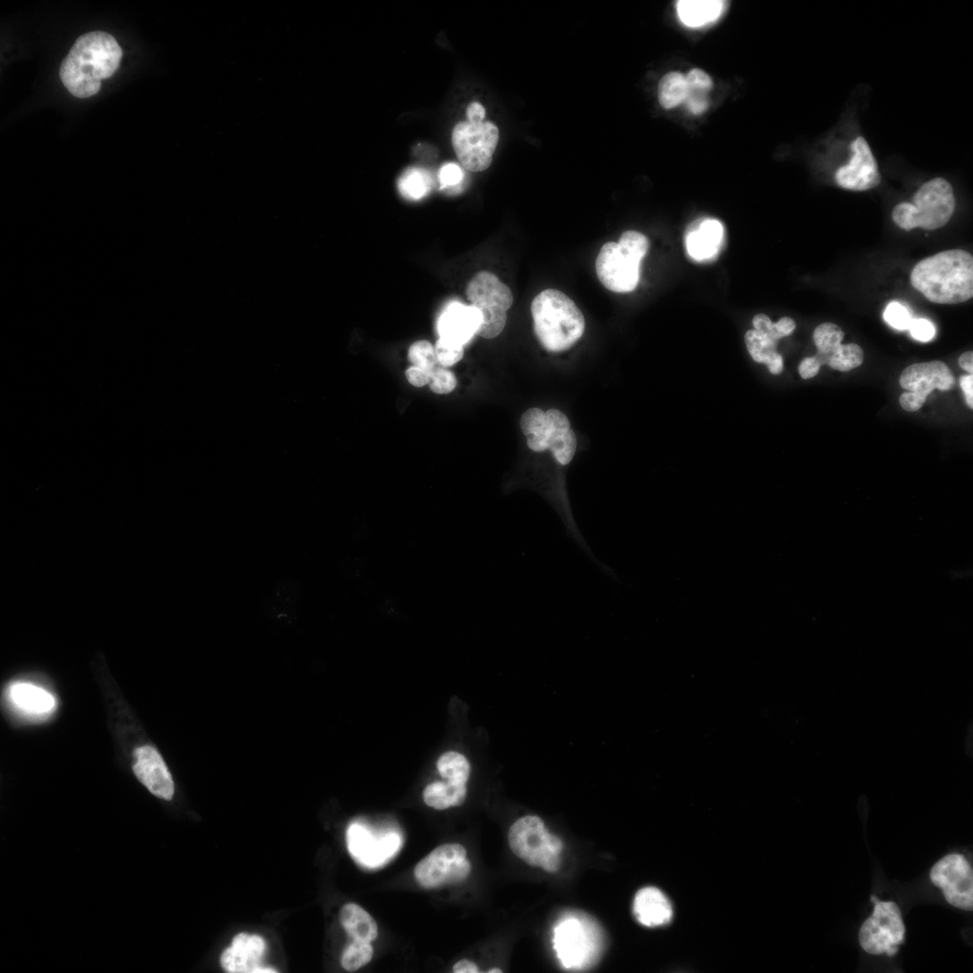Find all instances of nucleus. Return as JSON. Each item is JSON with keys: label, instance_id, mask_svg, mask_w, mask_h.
Masks as SVG:
<instances>
[{"label": "nucleus", "instance_id": "1", "mask_svg": "<svg viewBox=\"0 0 973 973\" xmlns=\"http://www.w3.org/2000/svg\"><path fill=\"white\" fill-rule=\"evenodd\" d=\"M122 55L117 40L108 33L98 31L81 36L61 62V83L76 98L95 96L102 89V81L119 69Z\"/></svg>", "mask_w": 973, "mask_h": 973}, {"label": "nucleus", "instance_id": "2", "mask_svg": "<svg viewBox=\"0 0 973 973\" xmlns=\"http://www.w3.org/2000/svg\"><path fill=\"white\" fill-rule=\"evenodd\" d=\"M911 283L934 303L950 305L969 300L973 297V258L961 249L928 258L912 270Z\"/></svg>", "mask_w": 973, "mask_h": 973}, {"label": "nucleus", "instance_id": "3", "mask_svg": "<svg viewBox=\"0 0 973 973\" xmlns=\"http://www.w3.org/2000/svg\"><path fill=\"white\" fill-rule=\"evenodd\" d=\"M531 313L536 336L548 352L569 350L585 332L584 314L560 290L549 289L539 293L532 302Z\"/></svg>", "mask_w": 973, "mask_h": 973}, {"label": "nucleus", "instance_id": "4", "mask_svg": "<svg viewBox=\"0 0 973 973\" xmlns=\"http://www.w3.org/2000/svg\"><path fill=\"white\" fill-rule=\"evenodd\" d=\"M603 943L599 926L584 914H567L553 928V949L567 969L581 970L593 966L601 954Z\"/></svg>", "mask_w": 973, "mask_h": 973}, {"label": "nucleus", "instance_id": "5", "mask_svg": "<svg viewBox=\"0 0 973 973\" xmlns=\"http://www.w3.org/2000/svg\"><path fill=\"white\" fill-rule=\"evenodd\" d=\"M953 186L944 178H935L924 184L912 198L903 202L892 212V219L906 231L917 227L936 230L944 226L955 211Z\"/></svg>", "mask_w": 973, "mask_h": 973}, {"label": "nucleus", "instance_id": "6", "mask_svg": "<svg viewBox=\"0 0 973 973\" xmlns=\"http://www.w3.org/2000/svg\"><path fill=\"white\" fill-rule=\"evenodd\" d=\"M520 428L529 449L536 453L549 450L556 462L569 465L576 454L577 439L570 421L558 410L544 412L535 408L521 417Z\"/></svg>", "mask_w": 973, "mask_h": 973}, {"label": "nucleus", "instance_id": "7", "mask_svg": "<svg viewBox=\"0 0 973 973\" xmlns=\"http://www.w3.org/2000/svg\"><path fill=\"white\" fill-rule=\"evenodd\" d=\"M470 305L480 313L481 323L478 337L494 339L504 331L508 311L513 305L511 289L495 274L481 272L476 274L466 288Z\"/></svg>", "mask_w": 973, "mask_h": 973}, {"label": "nucleus", "instance_id": "8", "mask_svg": "<svg viewBox=\"0 0 973 973\" xmlns=\"http://www.w3.org/2000/svg\"><path fill=\"white\" fill-rule=\"evenodd\" d=\"M509 843L512 852L528 865L551 873L559 870L563 844L549 833L540 818L519 820L510 830Z\"/></svg>", "mask_w": 973, "mask_h": 973}, {"label": "nucleus", "instance_id": "9", "mask_svg": "<svg viewBox=\"0 0 973 973\" xmlns=\"http://www.w3.org/2000/svg\"><path fill=\"white\" fill-rule=\"evenodd\" d=\"M871 902L874 911L860 929V944L870 954L894 957L905 942L906 928L901 910L895 903L879 902L874 896Z\"/></svg>", "mask_w": 973, "mask_h": 973}, {"label": "nucleus", "instance_id": "10", "mask_svg": "<svg viewBox=\"0 0 973 973\" xmlns=\"http://www.w3.org/2000/svg\"><path fill=\"white\" fill-rule=\"evenodd\" d=\"M500 138L497 126L492 122L457 124L452 140L461 165L467 171L479 173L493 162Z\"/></svg>", "mask_w": 973, "mask_h": 973}, {"label": "nucleus", "instance_id": "11", "mask_svg": "<svg viewBox=\"0 0 973 973\" xmlns=\"http://www.w3.org/2000/svg\"><path fill=\"white\" fill-rule=\"evenodd\" d=\"M464 847L457 844L437 847L415 869L418 883L425 888H438L463 881L470 872Z\"/></svg>", "mask_w": 973, "mask_h": 973}, {"label": "nucleus", "instance_id": "12", "mask_svg": "<svg viewBox=\"0 0 973 973\" xmlns=\"http://www.w3.org/2000/svg\"><path fill=\"white\" fill-rule=\"evenodd\" d=\"M930 879L942 889L950 905L966 912L973 910L972 869L963 855L944 856L932 868Z\"/></svg>", "mask_w": 973, "mask_h": 973}, {"label": "nucleus", "instance_id": "13", "mask_svg": "<svg viewBox=\"0 0 973 973\" xmlns=\"http://www.w3.org/2000/svg\"><path fill=\"white\" fill-rule=\"evenodd\" d=\"M641 261L619 242L609 241L605 243L597 258L596 273L601 284L609 290L631 292L639 282Z\"/></svg>", "mask_w": 973, "mask_h": 973}, {"label": "nucleus", "instance_id": "14", "mask_svg": "<svg viewBox=\"0 0 973 973\" xmlns=\"http://www.w3.org/2000/svg\"><path fill=\"white\" fill-rule=\"evenodd\" d=\"M347 839L352 857L359 864L368 868H377L386 863L401 846V838L396 833L373 834L360 823L349 827Z\"/></svg>", "mask_w": 973, "mask_h": 973}, {"label": "nucleus", "instance_id": "15", "mask_svg": "<svg viewBox=\"0 0 973 973\" xmlns=\"http://www.w3.org/2000/svg\"><path fill=\"white\" fill-rule=\"evenodd\" d=\"M851 158L846 166L836 173L838 185L853 192H866L881 182L877 160L867 140L857 136L850 145Z\"/></svg>", "mask_w": 973, "mask_h": 973}, {"label": "nucleus", "instance_id": "16", "mask_svg": "<svg viewBox=\"0 0 973 973\" xmlns=\"http://www.w3.org/2000/svg\"><path fill=\"white\" fill-rule=\"evenodd\" d=\"M266 951V943L263 937L241 933L233 938L231 946L222 953L221 965L230 973L277 972L272 968L262 966Z\"/></svg>", "mask_w": 973, "mask_h": 973}, {"label": "nucleus", "instance_id": "17", "mask_svg": "<svg viewBox=\"0 0 973 973\" xmlns=\"http://www.w3.org/2000/svg\"><path fill=\"white\" fill-rule=\"evenodd\" d=\"M479 311L458 301L449 303L437 322L439 338L464 347L477 335L480 327Z\"/></svg>", "mask_w": 973, "mask_h": 973}, {"label": "nucleus", "instance_id": "18", "mask_svg": "<svg viewBox=\"0 0 973 973\" xmlns=\"http://www.w3.org/2000/svg\"><path fill=\"white\" fill-rule=\"evenodd\" d=\"M135 757L133 769L138 780L156 797L171 800L175 782L164 759L151 747L136 749Z\"/></svg>", "mask_w": 973, "mask_h": 973}, {"label": "nucleus", "instance_id": "19", "mask_svg": "<svg viewBox=\"0 0 973 973\" xmlns=\"http://www.w3.org/2000/svg\"><path fill=\"white\" fill-rule=\"evenodd\" d=\"M900 383L904 389L928 397L936 388L942 391L952 389L955 379L945 364L934 361L909 366L904 371Z\"/></svg>", "mask_w": 973, "mask_h": 973}, {"label": "nucleus", "instance_id": "20", "mask_svg": "<svg viewBox=\"0 0 973 973\" xmlns=\"http://www.w3.org/2000/svg\"><path fill=\"white\" fill-rule=\"evenodd\" d=\"M634 914L637 921L647 928H658L672 921L674 912L668 898L654 887L640 889L634 901Z\"/></svg>", "mask_w": 973, "mask_h": 973}, {"label": "nucleus", "instance_id": "21", "mask_svg": "<svg viewBox=\"0 0 973 973\" xmlns=\"http://www.w3.org/2000/svg\"><path fill=\"white\" fill-rule=\"evenodd\" d=\"M723 233V225L717 220L694 221L686 232L688 254L697 261L711 258L721 246Z\"/></svg>", "mask_w": 973, "mask_h": 973}, {"label": "nucleus", "instance_id": "22", "mask_svg": "<svg viewBox=\"0 0 973 973\" xmlns=\"http://www.w3.org/2000/svg\"><path fill=\"white\" fill-rule=\"evenodd\" d=\"M8 696L15 708L28 716H45L56 706L54 697L45 690L30 683H15Z\"/></svg>", "mask_w": 973, "mask_h": 973}, {"label": "nucleus", "instance_id": "23", "mask_svg": "<svg viewBox=\"0 0 973 973\" xmlns=\"http://www.w3.org/2000/svg\"><path fill=\"white\" fill-rule=\"evenodd\" d=\"M724 3L718 0H682L677 13L683 25L700 28L715 22L723 14Z\"/></svg>", "mask_w": 973, "mask_h": 973}, {"label": "nucleus", "instance_id": "24", "mask_svg": "<svg viewBox=\"0 0 973 973\" xmlns=\"http://www.w3.org/2000/svg\"><path fill=\"white\" fill-rule=\"evenodd\" d=\"M340 920L353 940L371 943L378 936V926L375 920L357 904H349L344 906Z\"/></svg>", "mask_w": 973, "mask_h": 973}, {"label": "nucleus", "instance_id": "25", "mask_svg": "<svg viewBox=\"0 0 973 973\" xmlns=\"http://www.w3.org/2000/svg\"><path fill=\"white\" fill-rule=\"evenodd\" d=\"M746 344L756 362L767 364L773 374H780L782 372L783 359L776 350L777 342L755 330L747 333Z\"/></svg>", "mask_w": 973, "mask_h": 973}, {"label": "nucleus", "instance_id": "26", "mask_svg": "<svg viewBox=\"0 0 973 973\" xmlns=\"http://www.w3.org/2000/svg\"><path fill=\"white\" fill-rule=\"evenodd\" d=\"M686 77L687 97L685 104L694 115L704 113L708 108V93L713 83L708 74L699 69L691 70Z\"/></svg>", "mask_w": 973, "mask_h": 973}, {"label": "nucleus", "instance_id": "27", "mask_svg": "<svg viewBox=\"0 0 973 973\" xmlns=\"http://www.w3.org/2000/svg\"><path fill=\"white\" fill-rule=\"evenodd\" d=\"M467 794L466 785H460L449 781H437L429 785L424 790L426 804L435 809L444 810L452 806L461 805Z\"/></svg>", "mask_w": 973, "mask_h": 973}, {"label": "nucleus", "instance_id": "28", "mask_svg": "<svg viewBox=\"0 0 973 973\" xmlns=\"http://www.w3.org/2000/svg\"><path fill=\"white\" fill-rule=\"evenodd\" d=\"M814 342L818 348L815 356L821 365L829 364L830 360L842 346L845 338L844 331L833 323L820 324L814 332Z\"/></svg>", "mask_w": 973, "mask_h": 973}, {"label": "nucleus", "instance_id": "29", "mask_svg": "<svg viewBox=\"0 0 973 973\" xmlns=\"http://www.w3.org/2000/svg\"><path fill=\"white\" fill-rule=\"evenodd\" d=\"M432 185L431 176L427 171L415 168L405 171L397 182L399 192L410 200L425 198L431 192Z\"/></svg>", "mask_w": 973, "mask_h": 973}, {"label": "nucleus", "instance_id": "30", "mask_svg": "<svg viewBox=\"0 0 973 973\" xmlns=\"http://www.w3.org/2000/svg\"><path fill=\"white\" fill-rule=\"evenodd\" d=\"M658 96L660 104L666 110L684 103L687 97L686 77L678 71L665 75L660 80Z\"/></svg>", "mask_w": 973, "mask_h": 973}, {"label": "nucleus", "instance_id": "31", "mask_svg": "<svg viewBox=\"0 0 973 973\" xmlns=\"http://www.w3.org/2000/svg\"><path fill=\"white\" fill-rule=\"evenodd\" d=\"M437 769L445 780L460 785H466L470 771L465 756L455 752L443 755L437 762Z\"/></svg>", "mask_w": 973, "mask_h": 973}, {"label": "nucleus", "instance_id": "32", "mask_svg": "<svg viewBox=\"0 0 973 973\" xmlns=\"http://www.w3.org/2000/svg\"><path fill=\"white\" fill-rule=\"evenodd\" d=\"M373 956V948L370 942L353 940L345 949L342 966L348 971H356L368 964Z\"/></svg>", "mask_w": 973, "mask_h": 973}, {"label": "nucleus", "instance_id": "33", "mask_svg": "<svg viewBox=\"0 0 973 973\" xmlns=\"http://www.w3.org/2000/svg\"><path fill=\"white\" fill-rule=\"evenodd\" d=\"M863 358V351L858 345H842L828 365L839 372H849L862 365Z\"/></svg>", "mask_w": 973, "mask_h": 973}, {"label": "nucleus", "instance_id": "34", "mask_svg": "<svg viewBox=\"0 0 973 973\" xmlns=\"http://www.w3.org/2000/svg\"><path fill=\"white\" fill-rule=\"evenodd\" d=\"M409 360L413 366L434 371L437 366L435 348L429 341H419L409 350Z\"/></svg>", "mask_w": 973, "mask_h": 973}, {"label": "nucleus", "instance_id": "35", "mask_svg": "<svg viewBox=\"0 0 973 973\" xmlns=\"http://www.w3.org/2000/svg\"><path fill=\"white\" fill-rule=\"evenodd\" d=\"M435 351L438 365L443 368L459 363L464 355L462 346L441 338L437 341Z\"/></svg>", "mask_w": 973, "mask_h": 973}, {"label": "nucleus", "instance_id": "36", "mask_svg": "<svg viewBox=\"0 0 973 973\" xmlns=\"http://www.w3.org/2000/svg\"><path fill=\"white\" fill-rule=\"evenodd\" d=\"M883 317L890 327L901 331H909L913 320L908 308L897 301L887 305Z\"/></svg>", "mask_w": 973, "mask_h": 973}, {"label": "nucleus", "instance_id": "37", "mask_svg": "<svg viewBox=\"0 0 973 973\" xmlns=\"http://www.w3.org/2000/svg\"><path fill=\"white\" fill-rule=\"evenodd\" d=\"M618 242L631 254L642 260L649 249V241L646 236L636 231L629 230L624 232Z\"/></svg>", "mask_w": 973, "mask_h": 973}, {"label": "nucleus", "instance_id": "38", "mask_svg": "<svg viewBox=\"0 0 973 973\" xmlns=\"http://www.w3.org/2000/svg\"><path fill=\"white\" fill-rule=\"evenodd\" d=\"M429 385L430 389L436 394H449L455 389L457 380L452 372L448 371L446 368L437 366L433 372Z\"/></svg>", "mask_w": 973, "mask_h": 973}, {"label": "nucleus", "instance_id": "39", "mask_svg": "<svg viewBox=\"0 0 973 973\" xmlns=\"http://www.w3.org/2000/svg\"><path fill=\"white\" fill-rule=\"evenodd\" d=\"M463 170L455 164L445 165L439 172L441 189H452L461 185L464 180Z\"/></svg>", "mask_w": 973, "mask_h": 973}, {"label": "nucleus", "instance_id": "40", "mask_svg": "<svg viewBox=\"0 0 973 973\" xmlns=\"http://www.w3.org/2000/svg\"><path fill=\"white\" fill-rule=\"evenodd\" d=\"M909 331L916 340L924 343L931 341L936 336L934 324L924 318L913 319Z\"/></svg>", "mask_w": 973, "mask_h": 973}, {"label": "nucleus", "instance_id": "41", "mask_svg": "<svg viewBox=\"0 0 973 973\" xmlns=\"http://www.w3.org/2000/svg\"><path fill=\"white\" fill-rule=\"evenodd\" d=\"M753 323L756 331L768 337L772 340L778 342L781 339H782V337L778 332L776 323H773L766 315H756L753 319Z\"/></svg>", "mask_w": 973, "mask_h": 973}, {"label": "nucleus", "instance_id": "42", "mask_svg": "<svg viewBox=\"0 0 973 973\" xmlns=\"http://www.w3.org/2000/svg\"><path fill=\"white\" fill-rule=\"evenodd\" d=\"M434 371H429L418 366H412L405 371V377H407V380L412 385L421 388L430 383Z\"/></svg>", "mask_w": 973, "mask_h": 973}, {"label": "nucleus", "instance_id": "43", "mask_svg": "<svg viewBox=\"0 0 973 973\" xmlns=\"http://www.w3.org/2000/svg\"><path fill=\"white\" fill-rule=\"evenodd\" d=\"M927 398L919 393L909 391L902 395L900 403L903 409L909 413H914L923 407Z\"/></svg>", "mask_w": 973, "mask_h": 973}, {"label": "nucleus", "instance_id": "44", "mask_svg": "<svg viewBox=\"0 0 973 973\" xmlns=\"http://www.w3.org/2000/svg\"><path fill=\"white\" fill-rule=\"evenodd\" d=\"M821 367L822 365L815 356L808 357L800 363L798 372L803 379L808 380L817 376Z\"/></svg>", "mask_w": 973, "mask_h": 973}, {"label": "nucleus", "instance_id": "45", "mask_svg": "<svg viewBox=\"0 0 973 973\" xmlns=\"http://www.w3.org/2000/svg\"><path fill=\"white\" fill-rule=\"evenodd\" d=\"M486 111L484 107L478 103H471L467 109L468 121L470 123H481L485 119Z\"/></svg>", "mask_w": 973, "mask_h": 973}, {"label": "nucleus", "instance_id": "46", "mask_svg": "<svg viewBox=\"0 0 973 973\" xmlns=\"http://www.w3.org/2000/svg\"><path fill=\"white\" fill-rule=\"evenodd\" d=\"M961 387L965 394L969 407L973 409V375L969 374L961 378Z\"/></svg>", "mask_w": 973, "mask_h": 973}, {"label": "nucleus", "instance_id": "47", "mask_svg": "<svg viewBox=\"0 0 973 973\" xmlns=\"http://www.w3.org/2000/svg\"><path fill=\"white\" fill-rule=\"evenodd\" d=\"M775 323L778 332L782 338L789 336L796 329L795 321L788 316L781 318Z\"/></svg>", "mask_w": 973, "mask_h": 973}, {"label": "nucleus", "instance_id": "48", "mask_svg": "<svg viewBox=\"0 0 973 973\" xmlns=\"http://www.w3.org/2000/svg\"><path fill=\"white\" fill-rule=\"evenodd\" d=\"M453 970L455 973H477L478 972V968L474 962L468 960H462L454 966Z\"/></svg>", "mask_w": 973, "mask_h": 973}, {"label": "nucleus", "instance_id": "49", "mask_svg": "<svg viewBox=\"0 0 973 973\" xmlns=\"http://www.w3.org/2000/svg\"><path fill=\"white\" fill-rule=\"evenodd\" d=\"M960 366L972 375L973 373V353L967 352L961 355L959 358Z\"/></svg>", "mask_w": 973, "mask_h": 973}, {"label": "nucleus", "instance_id": "50", "mask_svg": "<svg viewBox=\"0 0 973 973\" xmlns=\"http://www.w3.org/2000/svg\"><path fill=\"white\" fill-rule=\"evenodd\" d=\"M502 972H503V970H501L500 969H494L489 970V973H502Z\"/></svg>", "mask_w": 973, "mask_h": 973}]
</instances>
